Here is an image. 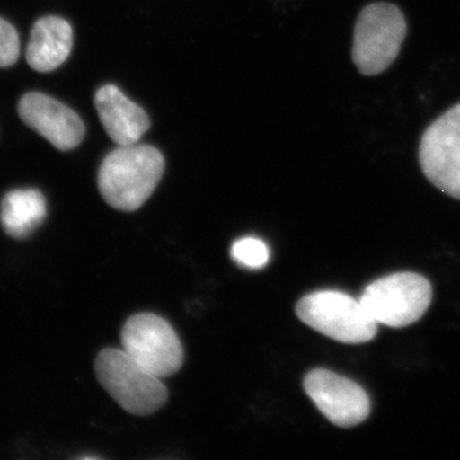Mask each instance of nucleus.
<instances>
[{"label":"nucleus","mask_w":460,"mask_h":460,"mask_svg":"<svg viewBox=\"0 0 460 460\" xmlns=\"http://www.w3.org/2000/svg\"><path fill=\"white\" fill-rule=\"evenodd\" d=\"M304 386L317 410L338 428H354L370 416V396L349 378L317 368L307 374Z\"/></svg>","instance_id":"6e6552de"},{"label":"nucleus","mask_w":460,"mask_h":460,"mask_svg":"<svg viewBox=\"0 0 460 460\" xmlns=\"http://www.w3.org/2000/svg\"><path fill=\"white\" fill-rule=\"evenodd\" d=\"M407 30L404 14L392 3L363 8L354 27L352 58L357 69L365 75L385 72L398 58Z\"/></svg>","instance_id":"7ed1b4c3"},{"label":"nucleus","mask_w":460,"mask_h":460,"mask_svg":"<svg viewBox=\"0 0 460 460\" xmlns=\"http://www.w3.org/2000/svg\"><path fill=\"white\" fill-rule=\"evenodd\" d=\"M95 370L99 383L111 398L135 416L155 413L168 399V390L160 377L142 367L126 350H102Z\"/></svg>","instance_id":"f03ea898"},{"label":"nucleus","mask_w":460,"mask_h":460,"mask_svg":"<svg viewBox=\"0 0 460 460\" xmlns=\"http://www.w3.org/2000/svg\"><path fill=\"white\" fill-rule=\"evenodd\" d=\"M74 47V31L63 18L42 17L32 27L26 60L33 71L48 74L68 59Z\"/></svg>","instance_id":"9b49d317"},{"label":"nucleus","mask_w":460,"mask_h":460,"mask_svg":"<svg viewBox=\"0 0 460 460\" xmlns=\"http://www.w3.org/2000/svg\"><path fill=\"white\" fill-rule=\"evenodd\" d=\"M18 114L27 127L38 132L58 150L69 151L84 141V124L63 102L41 93H29L18 102Z\"/></svg>","instance_id":"1a4fd4ad"},{"label":"nucleus","mask_w":460,"mask_h":460,"mask_svg":"<svg viewBox=\"0 0 460 460\" xmlns=\"http://www.w3.org/2000/svg\"><path fill=\"white\" fill-rule=\"evenodd\" d=\"M296 316L320 334L345 344H362L376 337L378 323L359 299L338 290H320L296 304Z\"/></svg>","instance_id":"20e7f679"},{"label":"nucleus","mask_w":460,"mask_h":460,"mask_svg":"<svg viewBox=\"0 0 460 460\" xmlns=\"http://www.w3.org/2000/svg\"><path fill=\"white\" fill-rule=\"evenodd\" d=\"M419 159L436 189L460 199V102L429 124L420 138Z\"/></svg>","instance_id":"0eeeda50"},{"label":"nucleus","mask_w":460,"mask_h":460,"mask_svg":"<svg viewBox=\"0 0 460 460\" xmlns=\"http://www.w3.org/2000/svg\"><path fill=\"white\" fill-rule=\"evenodd\" d=\"M123 350L151 374L163 378L181 370L183 347L168 321L154 314L129 317L122 330Z\"/></svg>","instance_id":"423d86ee"},{"label":"nucleus","mask_w":460,"mask_h":460,"mask_svg":"<svg viewBox=\"0 0 460 460\" xmlns=\"http://www.w3.org/2000/svg\"><path fill=\"white\" fill-rule=\"evenodd\" d=\"M47 217V201L40 190L27 189L8 192L0 206V223L11 237L31 235Z\"/></svg>","instance_id":"f8f14e48"},{"label":"nucleus","mask_w":460,"mask_h":460,"mask_svg":"<svg viewBox=\"0 0 460 460\" xmlns=\"http://www.w3.org/2000/svg\"><path fill=\"white\" fill-rule=\"evenodd\" d=\"M232 257L239 265L248 269H261L268 265L270 251L261 239L246 237L238 239L232 246Z\"/></svg>","instance_id":"ddd939ff"},{"label":"nucleus","mask_w":460,"mask_h":460,"mask_svg":"<svg viewBox=\"0 0 460 460\" xmlns=\"http://www.w3.org/2000/svg\"><path fill=\"white\" fill-rule=\"evenodd\" d=\"M20 58V38L16 29L0 18V68L13 66Z\"/></svg>","instance_id":"4468645a"},{"label":"nucleus","mask_w":460,"mask_h":460,"mask_svg":"<svg viewBox=\"0 0 460 460\" xmlns=\"http://www.w3.org/2000/svg\"><path fill=\"white\" fill-rule=\"evenodd\" d=\"M95 108L102 127L118 146L138 144L150 128L146 111L114 84H105L96 91Z\"/></svg>","instance_id":"9d476101"},{"label":"nucleus","mask_w":460,"mask_h":460,"mask_svg":"<svg viewBox=\"0 0 460 460\" xmlns=\"http://www.w3.org/2000/svg\"><path fill=\"white\" fill-rule=\"evenodd\" d=\"M165 160L150 145H128L111 151L100 165L102 198L126 213L138 210L150 199L164 174Z\"/></svg>","instance_id":"f257e3e1"},{"label":"nucleus","mask_w":460,"mask_h":460,"mask_svg":"<svg viewBox=\"0 0 460 460\" xmlns=\"http://www.w3.org/2000/svg\"><path fill=\"white\" fill-rule=\"evenodd\" d=\"M359 301L377 323L402 329L428 313L432 287L416 272H396L368 284Z\"/></svg>","instance_id":"39448f33"}]
</instances>
